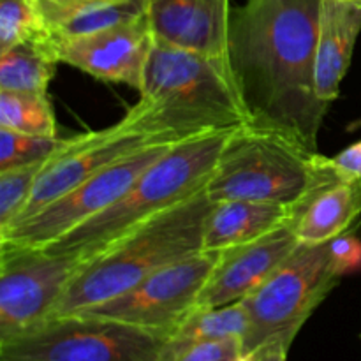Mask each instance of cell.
Wrapping results in <instances>:
<instances>
[{"mask_svg":"<svg viewBox=\"0 0 361 361\" xmlns=\"http://www.w3.org/2000/svg\"><path fill=\"white\" fill-rule=\"evenodd\" d=\"M331 161L344 175L361 178V141L342 150L341 154L331 157Z\"/></svg>","mask_w":361,"mask_h":361,"instance_id":"obj_27","label":"cell"},{"mask_svg":"<svg viewBox=\"0 0 361 361\" xmlns=\"http://www.w3.org/2000/svg\"><path fill=\"white\" fill-rule=\"evenodd\" d=\"M328 159L281 134L240 127L219 155L207 194L212 203L245 200L293 210L317 182Z\"/></svg>","mask_w":361,"mask_h":361,"instance_id":"obj_5","label":"cell"},{"mask_svg":"<svg viewBox=\"0 0 361 361\" xmlns=\"http://www.w3.org/2000/svg\"><path fill=\"white\" fill-rule=\"evenodd\" d=\"M348 2H358V0H348Z\"/></svg>","mask_w":361,"mask_h":361,"instance_id":"obj_29","label":"cell"},{"mask_svg":"<svg viewBox=\"0 0 361 361\" xmlns=\"http://www.w3.org/2000/svg\"><path fill=\"white\" fill-rule=\"evenodd\" d=\"M221 252L200 250L161 268L129 291L76 314L104 317L155 334L169 335L192 310Z\"/></svg>","mask_w":361,"mask_h":361,"instance_id":"obj_11","label":"cell"},{"mask_svg":"<svg viewBox=\"0 0 361 361\" xmlns=\"http://www.w3.org/2000/svg\"><path fill=\"white\" fill-rule=\"evenodd\" d=\"M53 37L39 0H0V51L35 39Z\"/></svg>","mask_w":361,"mask_h":361,"instance_id":"obj_21","label":"cell"},{"mask_svg":"<svg viewBox=\"0 0 361 361\" xmlns=\"http://www.w3.org/2000/svg\"><path fill=\"white\" fill-rule=\"evenodd\" d=\"M331 264L338 277L358 271L361 268V240L353 229L330 240Z\"/></svg>","mask_w":361,"mask_h":361,"instance_id":"obj_25","label":"cell"},{"mask_svg":"<svg viewBox=\"0 0 361 361\" xmlns=\"http://www.w3.org/2000/svg\"><path fill=\"white\" fill-rule=\"evenodd\" d=\"M321 0H247L229 13L226 60L249 127L281 134L310 152L328 102L316 90Z\"/></svg>","mask_w":361,"mask_h":361,"instance_id":"obj_1","label":"cell"},{"mask_svg":"<svg viewBox=\"0 0 361 361\" xmlns=\"http://www.w3.org/2000/svg\"><path fill=\"white\" fill-rule=\"evenodd\" d=\"M249 316L242 302L215 309H196L168 335L159 361H176L201 342L226 337H245Z\"/></svg>","mask_w":361,"mask_h":361,"instance_id":"obj_18","label":"cell"},{"mask_svg":"<svg viewBox=\"0 0 361 361\" xmlns=\"http://www.w3.org/2000/svg\"><path fill=\"white\" fill-rule=\"evenodd\" d=\"M361 32V6L348 0H321L316 46V90L330 104L341 94Z\"/></svg>","mask_w":361,"mask_h":361,"instance_id":"obj_16","label":"cell"},{"mask_svg":"<svg viewBox=\"0 0 361 361\" xmlns=\"http://www.w3.org/2000/svg\"><path fill=\"white\" fill-rule=\"evenodd\" d=\"M176 143L180 141H159L106 166L69 192L46 204L42 210L0 231V243L46 247L56 242L78 226L111 207L129 190V187L140 178L145 169L150 168Z\"/></svg>","mask_w":361,"mask_h":361,"instance_id":"obj_9","label":"cell"},{"mask_svg":"<svg viewBox=\"0 0 361 361\" xmlns=\"http://www.w3.org/2000/svg\"><path fill=\"white\" fill-rule=\"evenodd\" d=\"M129 2H137V0H39L41 9H71V7L87 6H118V4Z\"/></svg>","mask_w":361,"mask_h":361,"instance_id":"obj_28","label":"cell"},{"mask_svg":"<svg viewBox=\"0 0 361 361\" xmlns=\"http://www.w3.org/2000/svg\"><path fill=\"white\" fill-rule=\"evenodd\" d=\"M166 140L183 141L171 134L159 133L148 120L147 108L140 102H136L126 113V116L113 126L66 137L59 150L46 161L27 204L9 226L25 221L35 212L42 210L46 204L69 192L106 166L148 145Z\"/></svg>","mask_w":361,"mask_h":361,"instance_id":"obj_8","label":"cell"},{"mask_svg":"<svg viewBox=\"0 0 361 361\" xmlns=\"http://www.w3.org/2000/svg\"><path fill=\"white\" fill-rule=\"evenodd\" d=\"M154 32L145 13L83 37L56 41L62 63L111 83L141 90Z\"/></svg>","mask_w":361,"mask_h":361,"instance_id":"obj_12","label":"cell"},{"mask_svg":"<svg viewBox=\"0 0 361 361\" xmlns=\"http://www.w3.org/2000/svg\"><path fill=\"white\" fill-rule=\"evenodd\" d=\"M300 245L293 219L275 231L222 250L207 286L197 300V309H215L245 300L256 291Z\"/></svg>","mask_w":361,"mask_h":361,"instance_id":"obj_13","label":"cell"},{"mask_svg":"<svg viewBox=\"0 0 361 361\" xmlns=\"http://www.w3.org/2000/svg\"><path fill=\"white\" fill-rule=\"evenodd\" d=\"M44 164L46 161L0 171V231L21 214Z\"/></svg>","mask_w":361,"mask_h":361,"instance_id":"obj_23","label":"cell"},{"mask_svg":"<svg viewBox=\"0 0 361 361\" xmlns=\"http://www.w3.org/2000/svg\"><path fill=\"white\" fill-rule=\"evenodd\" d=\"M338 282L330 242L300 243L256 291L242 300L249 316L243 353L281 334H298Z\"/></svg>","mask_w":361,"mask_h":361,"instance_id":"obj_7","label":"cell"},{"mask_svg":"<svg viewBox=\"0 0 361 361\" xmlns=\"http://www.w3.org/2000/svg\"><path fill=\"white\" fill-rule=\"evenodd\" d=\"M140 94L152 126L180 140L249 126L226 55L154 37Z\"/></svg>","mask_w":361,"mask_h":361,"instance_id":"obj_2","label":"cell"},{"mask_svg":"<svg viewBox=\"0 0 361 361\" xmlns=\"http://www.w3.org/2000/svg\"><path fill=\"white\" fill-rule=\"evenodd\" d=\"M0 127L30 136L59 137L48 92L0 90Z\"/></svg>","mask_w":361,"mask_h":361,"instance_id":"obj_20","label":"cell"},{"mask_svg":"<svg viewBox=\"0 0 361 361\" xmlns=\"http://www.w3.org/2000/svg\"><path fill=\"white\" fill-rule=\"evenodd\" d=\"M233 130H215L173 145L111 207L41 249L76 254L87 261L143 222L196 196L207 189Z\"/></svg>","mask_w":361,"mask_h":361,"instance_id":"obj_4","label":"cell"},{"mask_svg":"<svg viewBox=\"0 0 361 361\" xmlns=\"http://www.w3.org/2000/svg\"><path fill=\"white\" fill-rule=\"evenodd\" d=\"M356 4H360V6H361V0H358V2H356Z\"/></svg>","mask_w":361,"mask_h":361,"instance_id":"obj_30","label":"cell"},{"mask_svg":"<svg viewBox=\"0 0 361 361\" xmlns=\"http://www.w3.org/2000/svg\"><path fill=\"white\" fill-rule=\"evenodd\" d=\"M59 63L55 37L18 42L0 51V90L48 92Z\"/></svg>","mask_w":361,"mask_h":361,"instance_id":"obj_19","label":"cell"},{"mask_svg":"<svg viewBox=\"0 0 361 361\" xmlns=\"http://www.w3.org/2000/svg\"><path fill=\"white\" fill-rule=\"evenodd\" d=\"M291 219V208L282 204L245 200L214 203L204 222L203 250L222 252L245 245L275 231Z\"/></svg>","mask_w":361,"mask_h":361,"instance_id":"obj_17","label":"cell"},{"mask_svg":"<svg viewBox=\"0 0 361 361\" xmlns=\"http://www.w3.org/2000/svg\"><path fill=\"white\" fill-rule=\"evenodd\" d=\"M62 143V137L30 136L0 127V171L48 161Z\"/></svg>","mask_w":361,"mask_h":361,"instance_id":"obj_22","label":"cell"},{"mask_svg":"<svg viewBox=\"0 0 361 361\" xmlns=\"http://www.w3.org/2000/svg\"><path fill=\"white\" fill-rule=\"evenodd\" d=\"M300 243H324L349 231L361 215V178L348 176L331 157L312 189L293 208Z\"/></svg>","mask_w":361,"mask_h":361,"instance_id":"obj_14","label":"cell"},{"mask_svg":"<svg viewBox=\"0 0 361 361\" xmlns=\"http://www.w3.org/2000/svg\"><path fill=\"white\" fill-rule=\"evenodd\" d=\"M155 37L226 55L229 0H137Z\"/></svg>","mask_w":361,"mask_h":361,"instance_id":"obj_15","label":"cell"},{"mask_svg":"<svg viewBox=\"0 0 361 361\" xmlns=\"http://www.w3.org/2000/svg\"><path fill=\"white\" fill-rule=\"evenodd\" d=\"M212 207L207 189L201 190L83 261L51 317L101 305L161 268L203 250L204 222Z\"/></svg>","mask_w":361,"mask_h":361,"instance_id":"obj_3","label":"cell"},{"mask_svg":"<svg viewBox=\"0 0 361 361\" xmlns=\"http://www.w3.org/2000/svg\"><path fill=\"white\" fill-rule=\"evenodd\" d=\"M243 356V337L235 335L192 345L176 361H242Z\"/></svg>","mask_w":361,"mask_h":361,"instance_id":"obj_24","label":"cell"},{"mask_svg":"<svg viewBox=\"0 0 361 361\" xmlns=\"http://www.w3.org/2000/svg\"><path fill=\"white\" fill-rule=\"evenodd\" d=\"M81 264L76 254L0 243V342L49 319Z\"/></svg>","mask_w":361,"mask_h":361,"instance_id":"obj_10","label":"cell"},{"mask_svg":"<svg viewBox=\"0 0 361 361\" xmlns=\"http://www.w3.org/2000/svg\"><path fill=\"white\" fill-rule=\"evenodd\" d=\"M296 335L298 334H281L277 337H271L270 341L257 345L254 351L247 353L242 361H286Z\"/></svg>","mask_w":361,"mask_h":361,"instance_id":"obj_26","label":"cell"},{"mask_svg":"<svg viewBox=\"0 0 361 361\" xmlns=\"http://www.w3.org/2000/svg\"><path fill=\"white\" fill-rule=\"evenodd\" d=\"M166 338L118 321L69 314L0 342V361H159Z\"/></svg>","mask_w":361,"mask_h":361,"instance_id":"obj_6","label":"cell"}]
</instances>
